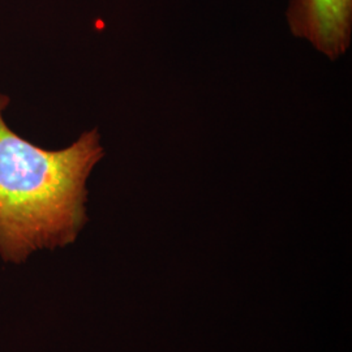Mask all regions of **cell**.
Listing matches in <instances>:
<instances>
[{
    "label": "cell",
    "instance_id": "cell-1",
    "mask_svg": "<svg viewBox=\"0 0 352 352\" xmlns=\"http://www.w3.org/2000/svg\"><path fill=\"white\" fill-rule=\"evenodd\" d=\"M8 104L0 93V257L21 264L77 239L88 221L89 176L104 149L96 128L68 148L42 149L6 123Z\"/></svg>",
    "mask_w": 352,
    "mask_h": 352
},
{
    "label": "cell",
    "instance_id": "cell-2",
    "mask_svg": "<svg viewBox=\"0 0 352 352\" xmlns=\"http://www.w3.org/2000/svg\"><path fill=\"white\" fill-rule=\"evenodd\" d=\"M286 14L292 34L329 59H338L349 50L352 0H291Z\"/></svg>",
    "mask_w": 352,
    "mask_h": 352
}]
</instances>
